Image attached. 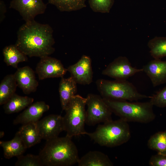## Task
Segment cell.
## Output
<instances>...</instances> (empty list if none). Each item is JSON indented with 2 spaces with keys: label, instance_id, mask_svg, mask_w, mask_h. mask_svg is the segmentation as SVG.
Here are the masks:
<instances>
[{
  "label": "cell",
  "instance_id": "22",
  "mask_svg": "<svg viewBox=\"0 0 166 166\" xmlns=\"http://www.w3.org/2000/svg\"><path fill=\"white\" fill-rule=\"evenodd\" d=\"M17 84L14 74L5 76L0 84V105H4L15 93Z\"/></svg>",
  "mask_w": 166,
  "mask_h": 166
},
{
  "label": "cell",
  "instance_id": "16",
  "mask_svg": "<svg viewBox=\"0 0 166 166\" xmlns=\"http://www.w3.org/2000/svg\"><path fill=\"white\" fill-rule=\"evenodd\" d=\"M77 83L71 77L61 78L59 87L60 101L62 110H64L77 91Z\"/></svg>",
  "mask_w": 166,
  "mask_h": 166
},
{
  "label": "cell",
  "instance_id": "14",
  "mask_svg": "<svg viewBox=\"0 0 166 166\" xmlns=\"http://www.w3.org/2000/svg\"><path fill=\"white\" fill-rule=\"evenodd\" d=\"M14 74L18 86L24 93L28 94L36 91L38 83L34 72L30 67L25 66L18 68Z\"/></svg>",
  "mask_w": 166,
  "mask_h": 166
},
{
  "label": "cell",
  "instance_id": "27",
  "mask_svg": "<svg viewBox=\"0 0 166 166\" xmlns=\"http://www.w3.org/2000/svg\"><path fill=\"white\" fill-rule=\"evenodd\" d=\"M15 164L16 166H43L42 160L39 155L28 154L18 157Z\"/></svg>",
  "mask_w": 166,
  "mask_h": 166
},
{
  "label": "cell",
  "instance_id": "18",
  "mask_svg": "<svg viewBox=\"0 0 166 166\" xmlns=\"http://www.w3.org/2000/svg\"><path fill=\"white\" fill-rule=\"evenodd\" d=\"M0 145L3 148L4 157L7 159L23 155L27 149L18 132L11 140L1 141Z\"/></svg>",
  "mask_w": 166,
  "mask_h": 166
},
{
  "label": "cell",
  "instance_id": "20",
  "mask_svg": "<svg viewBox=\"0 0 166 166\" xmlns=\"http://www.w3.org/2000/svg\"><path fill=\"white\" fill-rule=\"evenodd\" d=\"M34 100L33 98L20 96L15 93L4 105V112L7 114L18 112L31 104Z\"/></svg>",
  "mask_w": 166,
  "mask_h": 166
},
{
  "label": "cell",
  "instance_id": "13",
  "mask_svg": "<svg viewBox=\"0 0 166 166\" xmlns=\"http://www.w3.org/2000/svg\"><path fill=\"white\" fill-rule=\"evenodd\" d=\"M49 108V106L43 101H37L32 103L16 117L13 121V124H23L36 122Z\"/></svg>",
  "mask_w": 166,
  "mask_h": 166
},
{
  "label": "cell",
  "instance_id": "24",
  "mask_svg": "<svg viewBox=\"0 0 166 166\" xmlns=\"http://www.w3.org/2000/svg\"><path fill=\"white\" fill-rule=\"evenodd\" d=\"M148 46L154 59L161 60L166 56V37H155L149 41Z\"/></svg>",
  "mask_w": 166,
  "mask_h": 166
},
{
  "label": "cell",
  "instance_id": "10",
  "mask_svg": "<svg viewBox=\"0 0 166 166\" xmlns=\"http://www.w3.org/2000/svg\"><path fill=\"white\" fill-rule=\"evenodd\" d=\"M40 80L63 77L66 74L65 69L59 60L49 56L41 58L35 69Z\"/></svg>",
  "mask_w": 166,
  "mask_h": 166
},
{
  "label": "cell",
  "instance_id": "4",
  "mask_svg": "<svg viewBox=\"0 0 166 166\" xmlns=\"http://www.w3.org/2000/svg\"><path fill=\"white\" fill-rule=\"evenodd\" d=\"M103 98L113 112L127 122L147 123L155 118L153 105L150 101L129 102Z\"/></svg>",
  "mask_w": 166,
  "mask_h": 166
},
{
  "label": "cell",
  "instance_id": "15",
  "mask_svg": "<svg viewBox=\"0 0 166 166\" xmlns=\"http://www.w3.org/2000/svg\"><path fill=\"white\" fill-rule=\"evenodd\" d=\"M142 69L150 79L154 87L166 83V61L154 59Z\"/></svg>",
  "mask_w": 166,
  "mask_h": 166
},
{
  "label": "cell",
  "instance_id": "19",
  "mask_svg": "<svg viewBox=\"0 0 166 166\" xmlns=\"http://www.w3.org/2000/svg\"><path fill=\"white\" fill-rule=\"evenodd\" d=\"M79 166H113L107 155L100 151H90L82 156L77 163Z\"/></svg>",
  "mask_w": 166,
  "mask_h": 166
},
{
  "label": "cell",
  "instance_id": "8",
  "mask_svg": "<svg viewBox=\"0 0 166 166\" xmlns=\"http://www.w3.org/2000/svg\"><path fill=\"white\" fill-rule=\"evenodd\" d=\"M143 71L142 69L133 67L128 58L119 56L110 63L102 72V74L116 80H126L136 73Z\"/></svg>",
  "mask_w": 166,
  "mask_h": 166
},
{
  "label": "cell",
  "instance_id": "11",
  "mask_svg": "<svg viewBox=\"0 0 166 166\" xmlns=\"http://www.w3.org/2000/svg\"><path fill=\"white\" fill-rule=\"evenodd\" d=\"M36 123L42 139L46 141L58 137L64 131L63 117L60 115H49Z\"/></svg>",
  "mask_w": 166,
  "mask_h": 166
},
{
  "label": "cell",
  "instance_id": "6",
  "mask_svg": "<svg viewBox=\"0 0 166 166\" xmlns=\"http://www.w3.org/2000/svg\"><path fill=\"white\" fill-rule=\"evenodd\" d=\"M86 98L79 95H75L65 110L63 117L64 131L70 137L84 135L86 122Z\"/></svg>",
  "mask_w": 166,
  "mask_h": 166
},
{
  "label": "cell",
  "instance_id": "28",
  "mask_svg": "<svg viewBox=\"0 0 166 166\" xmlns=\"http://www.w3.org/2000/svg\"><path fill=\"white\" fill-rule=\"evenodd\" d=\"M150 102L160 108L166 107V86L151 96Z\"/></svg>",
  "mask_w": 166,
  "mask_h": 166
},
{
  "label": "cell",
  "instance_id": "31",
  "mask_svg": "<svg viewBox=\"0 0 166 166\" xmlns=\"http://www.w3.org/2000/svg\"><path fill=\"white\" fill-rule=\"evenodd\" d=\"M4 136V132L2 131L0 133V138H1L2 137Z\"/></svg>",
  "mask_w": 166,
  "mask_h": 166
},
{
  "label": "cell",
  "instance_id": "3",
  "mask_svg": "<svg viewBox=\"0 0 166 166\" xmlns=\"http://www.w3.org/2000/svg\"><path fill=\"white\" fill-rule=\"evenodd\" d=\"M94 142L101 146L112 147L120 145L130 138L131 132L128 122L120 118L99 124L92 132H85Z\"/></svg>",
  "mask_w": 166,
  "mask_h": 166
},
{
  "label": "cell",
  "instance_id": "26",
  "mask_svg": "<svg viewBox=\"0 0 166 166\" xmlns=\"http://www.w3.org/2000/svg\"><path fill=\"white\" fill-rule=\"evenodd\" d=\"M89 3L93 11L109 13L113 5L114 0H89Z\"/></svg>",
  "mask_w": 166,
  "mask_h": 166
},
{
  "label": "cell",
  "instance_id": "9",
  "mask_svg": "<svg viewBox=\"0 0 166 166\" xmlns=\"http://www.w3.org/2000/svg\"><path fill=\"white\" fill-rule=\"evenodd\" d=\"M46 7L43 0H12L10 6L19 13L26 22L34 20L37 15L44 13Z\"/></svg>",
  "mask_w": 166,
  "mask_h": 166
},
{
  "label": "cell",
  "instance_id": "23",
  "mask_svg": "<svg viewBox=\"0 0 166 166\" xmlns=\"http://www.w3.org/2000/svg\"><path fill=\"white\" fill-rule=\"evenodd\" d=\"M86 0H48L60 11L71 12L79 10L86 6Z\"/></svg>",
  "mask_w": 166,
  "mask_h": 166
},
{
  "label": "cell",
  "instance_id": "21",
  "mask_svg": "<svg viewBox=\"0 0 166 166\" xmlns=\"http://www.w3.org/2000/svg\"><path fill=\"white\" fill-rule=\"evenodd\" d=\"M4 61L7 65L17 68L18 64L28 60L27 56L23 53L15 45L6 46L3 50Z\"/></svg>",
  "mask_w": 166,
  "mask_h": 166
},
{
  "label": "cell",
  "instance_id": "17",
  "mask_svg": "<svg viewBox=\"0 0 166 166\" xmlns=\"http://www.w3.org/2000/svg\"><path fill=\"white\" fill-rule=\"evenodd\" d=\"M17 132L26 148L39 143L42 139L36 122L23 124Z\"/></svg>",
  "mask_w": 166,
  "mask_h": 166
},
{
  "label": "cell",
  "instance_id": "1",
  "mask_svg": "<svg viewBox=\"0 0 166 166\" xmlns=\"http://www.w3.org/2000/svg\"><path fill=\"white\" fill-rule=\"evenodd\" d=\"M53 32L48 24H41L34 20L26 22L18 31L15 45L27 56L41 58L49 56L55 51Z\"/></svg>",
  "mask_w": 166,
  "mask_h": 166
},
{
  "label": "cell",
  "instance_id": "2",
  "mask_svg": "<svg viewBox=\"0 0 166 166\" xmlns=\"http://www.w3.org/2000/svg\"><path fill=\"white\" fill-rule=\"evenodd\" d=\"M43 166H70L79 160L77 147L67 135L46 141L39 154Z\"/></svg>",
  "mask_w": 166,
  "mask_h": 166
},
{
  "label": "cell",
  "instance_id": "29",
  "mask_svg": "<svg viewBox=\"0 0 166 166\" xmlns=\"http://www.w3.org/2000/svg\"><path fill=\"white\" fill-rule=\"evenodd\" d=\"M149 164L151 166H166V154L157 153L152 156Z\"/></svg>",
  "mask_w": 166,
  "mask_h": 166
},
{
  "label": "cell",
  "instance_id": "5",
  "mask_svg": "<svg viewBox=\"0 0 166 166\" xmlns=\"http://www.w3.org/2000/svg\"><path fill=\"white\" fill-rule=\"evenodd\" d=\"M96 84L102 97L106 99L132 101L151 97L140 93L126 80L100 79L97 81Z\"/></svg>",
  "mask_w": 166,
  "mask_h": 166
},
{
  "label": "cell",
  "instance_id": "7",
  "mask_svg": "<svg viewBox=\"0 0 166 166\" xmlns=\"http://www.w3.org/2000/svg\"><path fill=\"white\" fill-rule=\"evenodd\" d=\"M86 98L85 123L89 126L112 120L111 110L104 98L98 95L89 94Z\"/></svg>",
  "mask_w": 166,
  "mask_h": 166
},
{
  "label": "cell",
  "instance_id": "25",
  "mask_svg": "<svg viewBox=\"0 0 166 166\" xmlns=\"http://www.w3.org/2000/svg\"><path fill=\"white\" fill-rule=\"evenodd\" d=\"M147 146L158 153L166 154V130L152 136L148 140Z\"/></svg>",
  "mask_w": 166,
  "mask_h": 166
},
{
  "label": "cell",
  "instance_id": "12",
  "mask_svg": "<svg viewBox=\"0 0 166 166\" xmlns=\"http://www.w3.org/2000/svg\"><path fill=\"white\" fill-rule=\"evenodd\" d=\"M67 70L77 83L88 85L92 81L91 60L87 56L83 55L77 63L70 65Z\"/></svg>",
  "mask_w": 166,
  "mask_h": 166
},
{
  "label": "cell",
  "instance_id": "30",
  "mask_svg": "<svg viewBox=\"0 0 166 166\" xmlns=\"http://www.w3.org/2000/svg\"><path fill=\"white\" fill-rule=\"evenodd\" d=\"M6 12V5L3 1H0V22H2L5 17V14Z\"/></svg>",
  "mask_w": 166,
  "mask_h": 166
}]
</instances>
